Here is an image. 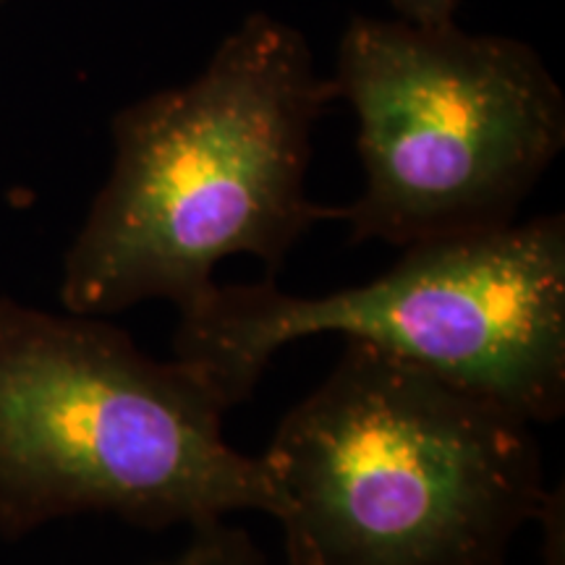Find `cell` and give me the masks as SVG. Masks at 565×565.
<instances>
[{
	"label": "cell",
	"mask_w": 565,
	"mask_h": 565,
	"mask_svg": "<svg viewBox=\"0 0 565 565\" xmlns=\"http://www.w3.org/2000/svg\"><path fill=\"white\" fill-rule=\"evenodd\" d=\"M330 103L303 34L254 13L196 79L124 108L108 181L63 257V309L108 317L158 299L183 312L231 257L273 278L303 233L338 215L307 196Z\"/></svg>",
	"instance_id": "cell-1"
},
{
	"label": "cell",
	"mask_w": 565,
	"mask_h": 565,
	"mask_svg": "<svg viewBox=\"0 0 565 565\" xmlns=\"http://www.w3.org/2000/svg\"><path fill=\"white\" fill-rule=\"evenodd\" d=\"M263 461L286 565H505L547 498L532 422L366 341L343 343Z\"/></svg>",
	"instance_id": "cell-2"
},
{
	"label": "cell",
	"mask_w": 565,
	"mask_h": 565,
	"mask_svg": "<svg viewBox=\"0 0 565 565\" xmlns=\"http://www.w3.org/2000/svg\"><path fill=\"white\" fill-rule=\"evenodd\" d=\"M202 374L160 362L105 317L0 296V534L71 515L162 532L233 513L278 519L286 494L263 456L223 437Z\"/></svg>",
	"instance_id": "cell-3"
},
{
	"label": "cell",
	"mask_w": 565,
	"mask_h": 565,
	"mask_svg": "<svg viewBox=\"0 0 565 565\" xmlns=\"http://www.w3.org/2000/svg\"><path fill=\"white\" fill-rule=\"evenodd\" d=\"M320 333L374 343L534 427L553 424L565 412V217L404 246L391 270L333 294L215 282L179 312L173 359L228 412L282 345Z\"/></svg>",
	"instance_id": "cell-4"
},
{
	"label": "cell",
	"mask_w": 565,
	"mask_h": 565,
	"mask_svg": "<svg viewBox=\"0 0 565 565\" xmlns=\"http://www.w3.org/2000/svg\"><path fill=\"white\" fill-rule=\"evenodd\" d=\"M335 100L356 113L364 189L335 210L391 246L503 228L565 145V100L534 47L454 24L353 19Z\"/></svg>",
	"instance_id": "cell-5"
},
{
	"label": "cell",
	"mask_w": 565,
	"mask_h": 565,
	"mask_svg": "<svg viewBox=\"0 0 565 565\" xmlns=\"http://www.w3.org/2000/svg\"><path fill=\"white\" fill-rule=\"evenodd\" d=\"M154 565H273L244 529L215 521L192 529V540L181 553Z\"/></svg>",
	"instance_id": "cell-6"
},
{
	"label": "cell",
	"mask_w": 565,
	"mask_h": 565,
	"mask_svg": "<svg viewBox=\"0 0 565 565\" xmlns=\"http://www.w3.org/2000/svg\"><path fill=\"white\" fill-rule=\"evenodd\" d=\"M398 17L412 24L443 26L454 24L458 0H391Z\"/></svg>",
	"instance_id": "cell-7"
},
{
	"label": "cell",
	"mask_w": 565,
	"mask_h": 565,
	"mask_svg": "<svg viewBox=\"0 0 565 565\" xmlns=\"http://www.w3.org/2000/svg\"><path fill=\"white\" fill-rule=\"evenodd\" d=\"M0 3H3V0H0Z\"/></svg>",
	"instance_id": "cell-8"
}]
</instances>
